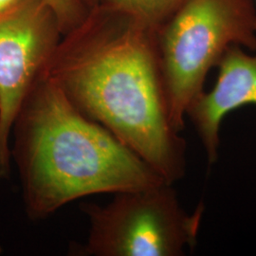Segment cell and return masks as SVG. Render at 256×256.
Wrapping results in <instances>:
<instances>
[{"instance_id":"cell-10","label":"cell","mask_w":256,"mask_h":256,"mask_svg":"<svg viewBox=\"0 0 256 256\" xmlns=\"http://www.w3.org/2000/svg\"><path fill=\"white\" fill-rule=\"evenodd\" d=\"M84 4L88 7V9L92 10L100 6L102 2V0H82Z\"/></svg>"},{"instance_id":"cell-6","label":"cell","mask_w":256,"mask_h":256,"mask_svg":"<svg viewBox=\"0 0 256 256\" xmlns=\"http://www.w3.org/2000/svg\"><path fill=\"white\" fill-rule=\"evenodd\" d=\"M218 66L220 72L214 88L202 92L186 114L196 128L210 164L218 158L223 119L232 110L256 104V55L230 46Z\"/></svg>"},{"instance_id":"cell-5","label":"cell","mask_w":256,"mask_h":256,"mask_svg":"<svg viewBox=\"0 0 256 256\" xmlns=\"http://www.w3.org/2000/svg\"><path fill=\"white\" fill-rule=\"evenodd\" d=\"M62 36L45 0H21L0 14V178L10 174L14 120Z\"/></svg>"},{"instance_id":"cell-4","label":"cell","mask_w":256,"mask_h":256,"mask_svg":"<svg viewBox=\"0 0 256 256\" xmlns=\"http://www.w3.org/2000/svg\"><path fill=\"white\" fill-rule=\"evenodd\" d=\"M88 234L74 254L81 256H180L192 248L203 207L183 209L171 183L114 194L111 202L84 203Z\"/></svg>"},{"instance_id":"cell-7","label":"cell","mask_w":256,"mask_h":256,"mask_svg":"<svg viewBox=\"0 0 256 256\" xmlns=\"http://www.w3.org/2000/svg\"><path fill=\"white\" fill-rule=\"evenodd\" d=\"M185 0H102V6L158 30Z\"/></svg>"},{"instance_id":"cell-2","label":"cell","mask_w":256,"mask_h":256,"mask_svg":"<svg viewBox=\"0 0 256 256\" xmlns=\"http://www.w3.org/2000/svg\"><path fill=\"white\" fill-rule=\"evenodd\" d=\"M12 137L10 156L25 212L34 221L88 196L167 182L110 130L82 114L44 72L19 110Z\"/></svg>"},{"instance_id":"cell-3","label":"cell","mask_w":256,"mask_h":256,"mask_svg":"<svg viewBox=\"0 0 256 256\" xmlns=\"http://www.w3.org/2000/svg\"><path fill=\"white\" fill-rule=\"evenodd\" d=\"M169 18L156 45L171 120L182 132L210 68L230 46L256 50V10L252 0H185Z\"/></svg>"},{"instance_id":"cell-8","label":"cell","mask_w":256,"mask_h":256,"mask_svg":"<svg viewBox=\"0 0 256 256\" xmlns=\"http://www.w3.org/2000/svg\"><path fill=\"white\" fill-rule=\"evenodd\" d=\"M54 10L63 36L82 26L90 10L82 0H45Z\"/></svg>"},{"instance_id":"cell-1","label":"cell","mask_w":256,"mask_h":256,"mask_svg":"<svg viewBox=\"0 0 256 256\" xmlns=\"http://www.w3.org/2000/svg\"><path fill=\"white\" fill-rule=\"evenodd\" d=\"M44 74L165 182L182 178L185 142L170 116L156 30L100 5L61 39Z\"/></svg>"},{"instance_id":"cell-9","label":"cell","mask_w":256,"mask_h":256,"mask_svg":"<svg viewBox=\"0 0 256 256\" xmlns=\"http://www.w3.org/2000/svg\"><path fill=\"white\" fill-rule=\"evenodd\" d=\"M20 1L21 0H0V14H3L14 8Z\"/></svg>"}]
</instances>
